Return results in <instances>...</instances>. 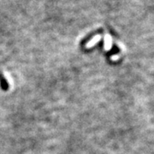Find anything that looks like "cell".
<instances>
[{"label":"cell","mask_w":154,"mask_h":154,"mask_svg":"<svg viewBox=\"0 0 154 154\" xmlns=\"http://www.w3.org/2000/svg\"><path fill=\"white\" fill-rule=\"evenodd\" d=\"M4 75H5V77L6 78V81H7L8 83L10 84V86H13V82H12V80H11V75H9V73L5 72V73H4Z\"/></svg>","instance_id":"2"},{"label":"cell","mask_w":154,"mask_h":154,"mask_svg":"<svg viewBox=\"0 0 154 154\" xmlns=\"http://www.w3.org/2000/svg\"><path fill=\"white\" fill-rule=\"evenodd\" d=\"M99 40H100V36L99 35H98V36H95L91 41H89V42H88L87 43V45H86V48H91V47H93L94 45H96L98 42H99Z\"/></svg>","instance_id":"1"}]
</instances>
